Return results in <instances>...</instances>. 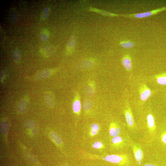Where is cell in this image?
I'll return each mask as SVG.
<instances>
[{
	"label": "cell",
	"mask_w": 166,
	"mask_h": 166,
	"mask_svg": "<svg viewBox=\"0 0 166 166\" xmlns=\"http://www.w3.org/2000/svg\"><path fill=\"white\" fill-rule=\"evenodd\" d=\"M49 31L46 29H44L42 31L41 33V39L43 42H46L49 39Z\"/></svg>",
	"instance_id": "e0dca14e"
},
{
	"label": "cell",
	"mask_w": 166,
	"mask_h": 166,
	"mask_svg": "<svg viewBox=\"0 0 166 166\" xmlns=\"http://www.w3.org/2000/svg\"><path fill=\"white\" fill-rule=\"evenodd\" d=\"M155 78L159 84L166 85V72L156 74Z\"/></svg>",
	"instance_id": "8fae6325"
},
{
	"label": "cell",
	"mask_w": 166,
	"mask_h": 166,
	"mask_svg": "<svg viewBox=\"0 0 166 166\" xmlns=\"http://www.w3.org/2000/svg\"><path fill=\"white\" fill-rule=\"evenodd\" d=\"M10 17L12 21L16 22L18 20L19 17L17 12L14 9L11 11Z\"/></svg>",
	"instance_id": "603a6c76"
},
{
	"label": "cell",
	"mask_w": 166,
	"mask_h": 166,
	"mask_svg": "<svg viewBox=\"0 0 166 166\" xmlns=\"http://www.w3.org/2000/svg\"><path fill=\"white\" fill-rule=\"evenodd\" d=\"M122 61L124 67L127 71L129 72H131L132 69V64L131 56L129 55L124 56Z\"/></svg>",
	"instance_id": "52a82bcc"
},
{
	"label": "cell",
	"mask_w": 166,
	"mask_h": 166,
	"mask_svg": "<svg viewBox=\"0 0 166 166\" xmlns=\"http://www.w3.org/2000/svg\"><path fill=\"white\" fill-rule=\"evenodd\" d=\"M51 136L52 138L57 144L59 145L61 144L62 140L59 135L55 133H53L51 134Z\"/></svg>",
	"instance_id": "cb8c5ba5"
},
{
	"label": "cell",
	"mask_w": 166,
	"mask_h": 166,
	"mask_svg": "<svg viewBox=\"0 0 166 166\" xmlns=\"http://www.w3.org/2000/svg\"><path fill=\"white\" fill-rule=\"evenodd\" d=\"M166 10V7L159 8L151 11L143 12V13L136 14L120 15L127 17L135 18H143L148 17L152 15L157 14L159 12Z\"/></svg>",
	"instance_id": "7a4b0ae2"
},
{
	"label": "cell",
	"mask_w": 166,
	"mask_h": 166,
	"mask_svg": "<svg viewBox=\"0 0 166 166\" xmlns=\"http://www.w3.org/2000/svg\"><path fill=\"white\" fill-rule=\"evenodd\" d=\"M84 93L87 97H92L94 94V90L93 87L90 85L87 86L85 88Z\"/></svg>",
	"instance_id": "5bb4252c"
},
{
	"label": "cell",
	"mask_w": 166,
	"mask_h": 166,
	"mask_svg": "<svg viewBox=\"0 0 166 166\" xmlns=\"http://www.w3.org/2000/svg\"><path fill=\"white\" fill-rule=\"evenodd\" d=\"M102 159L115 164H118L123 166H128L130 164V157L128 155H111L102 157Z\"/></svg>",
	"instance_id": "6da1fadb"
},
{
	"label": "cell",
	"mask_w": 166,
	"mask_h": 166,
	"mask_svg": "<svg viewBox=\"0 0 166 166\" xmlns=\"http://www.w3.org/2000/svg\"></svg>",
	"instance_id": "f546056e"
},
{
	"label": "cell",
	"mask_w": 166,
	"mask_h": 166,
	"mask_svg": "<svg viewBox=\"0 0 166 166\" xmlns=\"http://www.w3.org/2000/svg\"><path fill=\"white\" fill-rule=\"evenodd\" d=\"M81 104L79 100H77L75 101L73 104V110L75 113L78 114L81 109Z\"/></svg>",
	"instance_id": "ffe728a7"
},
{
	"label": "cell",
	"mask_w": 166,
	"mask_h": 166,
	"mask_svg": "<svg viewBox=\"0 0 166 166\" xmlns=\"http://www.w3.org/2000/svg\"><path fill=\"white\" fill-rule=\"evenodd\" d=\"M120 44L122 47L127 49L131 48L134 46V43L129 41H122Z\"/></svg>",
	"instance_id": "d6986e66"
},
{
	"label": "cell",
	"mask_w": 166,
	"mask_h": 166,
	"mask_svg": "<svg viewBox=\"0 0 166 166\" xmlns=\"http://www.w3.org/2000/svg\"><path fill=\"white\" fill-rule=\"evenodd\" d=\"M76 40L74 36H72L70 38L66 50L68 52H70L73 50L75 46Z\"/></svg>",
	"instance_id": "4fadbf2b"
},
{
	"label": "cell",
	"mask_w": 166,
	"mask_h": 166,
	"mask_svg": "<svg viewBox=\"0 0 166 166\" xmlns=\"http://www.w3.org/2000/svg\"><path fill=\"white\" fill-rule=\"evenodd\" d=\"M100 127L98 124L94 123L91 126L90 135L91 136H94L96 135L99 131Z\"/></svg>",
	"instance_id": "ac0fdd59"
},
{
	"label": "cell",
	"mask_w": 166,
	"mask_h": 166,
	"mask_svg": "<svg viewBox=\"0 0 166 166\" xmlns=\"http://www.w3.org/2000/svg\"><path fill=\"white\" fill-rule=\"evenodd\" d=\"M139 93L141 99L143 101H146L151 96V91L146 84H143L140 86Z\"/></svg>",
	"instance_id": "277c9868"
},
{
	"label": "cell",
	"mask_w": 166,
	"mask_h": 166,
	"mask_svg": "<svg viewBox=\"0 0 166 166\" xmlns=\"http://www.w3.org/2000/svg\"><path fill=\"white\" fill-rule=\"evenodd\" d=\"M147 120V127L149 132L151 134H154L156 130V126L153 115L151 114H148Z\"/></svg>",
	"instance_id": "8992f818"
},
{
	"label": "cell",
	"mask_w": 166,
	"mask_h": 166,
	"mask_svg": "<svg viewBox=\"0 0 166 166\" xmlns=\"http://www.w3.org/2000/svg\"><path fill=\"white\" fill-rule=\"evenodd\" d=\"M51 73L50 70L48 69L44 70L37 73L35 74V77L37 79L43 80L49 77Z\"/></svg>",
	"instance_id": "30bf717a"
},
{
	"label": "cell",
	"mask_w": 166,
	"mask_h": 166,
	"mask_svg": "<svg viewBox=\"0 0 166 166\" xmlns=\"http://www.w3.org/2000/svg\"><path fill=\"white\" fill-rule=\"evenodd\" d=\"M162 141L165 144H166V131L164 132L161 136Z\"/></svg>",
	"instance_id": "83f0119b"
},
{
	"label": "cell",
	"mask_w": 166,
	"mask_h": 166,
	"mask_svg": "<svg viewBox=\"0 0 166 166\" xmlns=\"http://www.w3.org/2000/svg\"><path fill=\"white\" fill-rule=\"evenodd\" d=\"M120 128L118 125L115 123H112L110 125L109 128V134L112 137L118 136L120 133Z\"/></svg>",
	"instance_id": "ba28073f"
},
{
	"label": "cell",
	"mask_w": 166,
	"mask_h": 166,
	"mask_svg": "<svg viewBox=\"0 0 166 166\" xmlns=\"http://www.w3.org/2000/svg\"><path fill=\"white\" fill-rule=\"evenodd\" d=\"M83 64V68L84 69L90 68L93 65L92 62L89 61H85Z\"/></svg>",
	"instance_id": "4316f807"
},
{
	"label": "cell",
	"mask_w": 166,
	"mask_h": 166,
	"mask_svg": "<svg viewBox=\"0 0 166 166\" xmlns=\"http://www.w3.org/2000/svg\"><path fill=\"white\" fill-rule=\"evenodd\" d=\"M112 142L114 146L118 147L123 145L124 141L121 137L118 136L112 139Z\"/></svg>",
	"instance_id": "7c38bea8"
},
{
	"label": "cell",
	"mask_w": 166,
	"mask_h": 166,
	"mask_svg": "<svg viewBox=\"0 0 166 166\" xmlns=\"http://www.w3.org/2000/svg\"><path fill=\"white\" fill-rule=\"evenodd\" d=\"M84 108L85 110L87 111L91 108L93 105V101L89 99H86L84 102Z\"/></svg>",
	"instance_id": "7402d4cb"
},
{
	"label": "cell",
	"mask_w": 166,
	"mask_h": 166,
	"mask_svg": "<svg viewBox=\"0 0 166 166\" xmlns=\"http://www.w3.org/2000/svg\"><path fill=\"white\" fill-rule=\"evenodd\" d=\"M46 101L49 106H52L54 104V102L52 95L49 93H47L45 96Z\"/></svg>",
	"instance_id": "2e32d148"
},
{
	"label": "cell",
	"mask_w": 166,
	"mask_h": 166,
	"mask_svg": "<svg viewBox=\"0 0 166 166\" xmlns=\"http://www.w3.org/2000/svg\"><path fill=\"white\" fill-rule=\"evenodd\" d=\"M28 106V102L25 100H24L19 104L18 110L20 113H23L27 110Z\"/></svg>",
	"instance_id": "9a60e30c"
},
{
	"label": "cell",
	"mask_w": 166,
	"mask_h": 166,
	"mask_svg": "<svg viewBox=\"0 0 166 166\" xmlns=\"http://www.w3.org/2000/svg\"><path fill=\"white\" fill-rule=\"evenodd\" d=\"M102 143L100 142H95L93 145V147L95 149H99L103 147Z\"/></svg>",
	"instance_id": "484cf974"
},
{
	"label": "cell",
	"mask_w": 166,
	"mask_h": 166,
	"mask_svg": "<svg viewBox=\"0 0 166 166\" xmlns=\"http://www.w3.org/2000/svg\"><path fill=\"white\" fill-rule=\"evenodd\" d=\"M143 166H157L152 164H147Z\"/></svg>",
	"instance_id": "f1b7e54d"
},
{
	"label": "cell",
	"mask_w": 166,
	"mask_h": 166,
	"mask_svg": "<svg viewBox=\"0 0 166 166\" xmlns=\"http://www.w3.org/2000/svg\"><path fill=\"white\" fill-rule=\"evenodd\" d=\"M20 53L19 50L16 48L14 50L13 53V60L16 63H17L20 59Z\"/></svg>",
	"instance_id": "44dd1931"
},
{
	"label": "cell",
	"mask_w": 166,
	"mask_h": 166,
	"mask_svg": "<svg viewBox=\"0 0 166 166\" xmlns=\"http://www.w3.org/2000/svg\"><path fill=\"white\" fill-rule=\"evenodd\" d=\"M124 114L128 127L131 128L135 127L133 115L131 107L127 102L125 108L124 110Z\"/></svg>",
	"instance_id": "3957f363"
},
{
	"label": "cell",
	"mask_w": 166,
	"mask_h": 166,
	"mask_svg": "<svg viewBox=\"0 0 166 166\" xmlns=\"http://www.w3.org/2000/svg\"><path fill=\"white\" fill-rule=\"evenodd\" d=\"M50 12V10L48 7H45L41 15V18L43 20H44L48 17Z\"/></svg>",
	"instance_id": "d4e9b609"
},
{
	"label": "cell",
	"mask_w": 166,
	"mask_h": 166,
	"mask_svg": "<svg viewBox=\"0 0 166 166\" xmlns=\"http://www.w3.org/2000/svg\"><path fill=\"white\" fill-rule=\"evenodd\" d=\"M54 48L51 46H47L41 48L40 51L42 54L45 57L51 56L54 52Z\"/></svg>",
	"instance_id": "9c48e42d"
},
{
	"label": "cell",
	"mask_w": 166,
	"mask_h": 166,
	"mask_svg": "<svg viewBox=\"0 0 166 166\" xmlns=\"http://www.w3.org/2000/svg\"><path fill=\"white\" fill-rule=\"evenodd\" d=\"M132 148L136 160L138 162H140L144 158L143 152L142 148L140 145L136 143L132 144Z\"/></svg>",
	"instance_id": "5b68a950"
}]
</instances>
